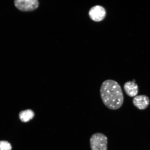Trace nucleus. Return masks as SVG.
<instances>
[{
    "mask_svg": "<svg viewBox=\"0 0 150 150\" xmlns=\"http://www.w3.org/2000/svg\"><path fill=\"white\" fill-rule=\"evenodd\" d=\"M100 91L103 104L110 109L117 110L122 105L123 93L117 81L112 80L105 81L101 86Z\"/></svg>",
    "mask_w": 150,
    "mask_h": 150,
    "instance_id": "nucleus-1",
    "label": "nucleus"
},
{
    "mask_svg": "<svg viewBox=\"0 0 150 150\" xmlns=\"http://www.w3.org/2000/svg\"><path fill=\"white\" fill-rule=\"evenodd\" d=\"M108 142L107 137L99 132L93 134L90 139L91 150H108Z\"/></svg>",
    "mask_w": 150,
    "mask_h": 150,
    "instance_id": "nucleus-2",
    "label": "nucleus"
},
{
    "mask_svg": "<svg viewBox=\"0 0 150 150\" xmlns=\"http://www.w3.org/2000/svg\"><path fill=\"white\" fill-rule=\"evenodd\" d=\"M15 6L19 10L23 12H29L35 10L39 6L37 0H16L14 1Z\"/></svg>",
    "mask_w": 150,
    "mask_h": 150,
    "instance_id": "nucleus-3",
    "label": "nucleus"
},
{
    "mask_svg": "<svg viewBox=\"0 0 150 150\" xmlns=\"http://www.w3.org/2000/svg\"><path fill=\"white\" fill-rule=\"evenodd\" d=\"M89 14L92 20L95 22H100L104 20L106 16V12L103 7L96 5L90 9Z\"/></svg>",
    "mask_w": 150,
    "mask_h": 150,
    "instance_id": "nucleus-4",
    "label": "nucleus"
},
{
    "mask_svg": "<svg viewBox=\"0 0 150 150\" xmlns=\"http://www.w3.org/2000/svg\"><path fill=\"white\" fill-rule=\"evenodd\" d=\"M133 103L138 109L145 110L149 105L150 99L145 95L137 96L133 99Z\"/></svg>",
    "mask_w": 150,
    "mask_h": 150,
    "instance_id": "nucleus-5",
    "label": "nucleus"
},
{
    "mask_svg": "<svg viewBox=\"0 0 150 150\" xmlns=\"http://www.w3.org/2000/svg\"><path fill=\"white\" fill-rule=\"evenodd\" d=\"M124 89L127 95L130 97H136L138 93V86L135 83L134 80H133V81H127L125 83Z\"/></svg>",
    "mask_w": 150,
    "mask_h": 150,
    "instance_id": "nucleus-6",
    "label": "nucleus"
},
{
    "mask_svg": "<svg viewBox=\"0 0 150 150\" xmlns=\"http://www.w3.org/2000/svg\"><path fill=\"white\" fill-rule=\"evenodd\" d=\"M35 113L33 110L28 109L21 112L19 118L21 120L24 122H29L34 117Z\"/></svg>",
    "mask_w": 150,
    "mask_h": 150,
    "instance_id": "nucleus-7",
    "label": "nucleus"
},
{
    "mask_svg": "<svg viewBox=\"0 0 150 150\" xmlns=\"http://www.w3.org/2000/svg\"><path fill=\"white\" fill-rule=\"evenodd\" d=\"M12 146L9 142L6 141H0V150H12Z\"/></svg>",
    "mask_w": 150,
    "mask_h": 150,
    "instance_id": "nucleus-8",
    "label": "nucleus"
}]
</instances>
